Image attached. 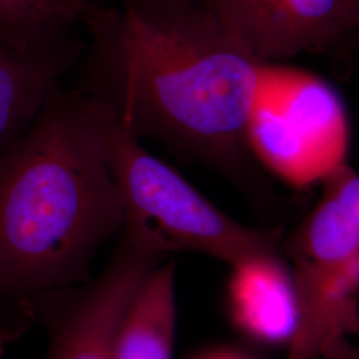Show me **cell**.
Listing matches in <instances>:
<instances>
[{
	"instance_id": "obj_1",
	"label": "cell",
	"mask_w": 359,
	"mask_h": 359,
	"mask_svg": "<svg viewBox=\"0 0 359 359\" xmlns=\"http://www.w3.org/2000/svg\"><path fill=\"white\" fill-rule=\"evenodd\" d=\"M76 90L139 140L238 182L258 179L248 127L268 65L201 0L90 3Z\"/></svg>"
},
{
	"instance_id": "obj_2",
	"label": "cell",
	"mask_w": 359,
	"mask_h": 359,
	"mask_svg": "<svg viewBox=\"0 0 359 359\" xmlns=\"http://www.w3.org/2000/svg\"><path fill=\"white\" fill-rule=\"evenodd\" d=\"M121 229L105 112L59 88L0 158V293L31 310L36 297L88 283Z\"/></svg>"
},
{
	"instance_id": "obj_3",
	"label": "cell",
	"mask_w": 359,
	"mask_h": 359,
	"mask_svg": "<svg viewBox=\"0 0 359 359\" xmlns=\"http://www.w3.org/2000/svg\"><path fill=\"white\" fill-rule=\"evenodd\" d=\"M105 117L108 156L123 205L120 240L163 256L203 253L229 266L283 256L281 231L249 228L229 217L112 116L105 112Z\"/></svg>"
},
{
	"instance_id": "obj_4",
	"label": "cell",
	"mask_w": 359,
	"mask_h": 359,
	"mask_svg": "<svg viewBox=\"0 0 359 359\" xmlns=\"http://www.w3.org/2000/svg\"><path fill=\"white\" fill-rule=\"evenodd\" d=\"M248 140L259 164L304 188L345 163L346 116L325 81L268 65L249 120Z\"/></svg>"
},
{
	"instance_id": "obj_5",
	"label": "cell",
	"mask_w": 359,
	"mask_h": 359,
	"mask_svg": "<svg viewBox=\"0 0 359 359\" xmlns=\"http://www.w3.org/2000/svg\"><path fill=\"white\" fill-rule=\"evenodd\" d=\"M123 240L95 280L36 297L29 306L50 333L47 359H112L116 329L144 278L165 261Z\"/></svg>"
},
{
	"instance_id": "obj_6",
	"label": "cell",
	"mask_w": 359,
	"mask_h": 359,
	"mask_svg": "<svg viewBox=\"0 0 359 359\" xmlns=\"http://www.w3.org/2000/svg\"><path fill=\"white\" fill-rule=\"evenodd\" d=\"M257 62L359 48V0H201Z\"/></svg>"
},
{
	"instance_id": "obj_7",
	"label": "cell",
	"mask_w": 359,
	"mask_h": 359,
	"mask_svg": "<svg viewBox=\"0 0 359 359\" xmlns=\"http://www.w3.org/2000/svg\"><path fill=\"white\" fill-rule=\"evenodd\" d=\"M322 182L316 206L283 238L297 308L359 261V175L344 163Z\"/></svg>"
},
{
	"instance_id": "obj_8",
	"label": "cell",
	"mask_w": 359,
	"mask_h": 359,
	"mask_svg": "<svg viewBox=\"0 0 359 359\" xmlns=\"http://www.w3.org/2000/svg\"><path fill=\"white\" fill-rule=\"evenodd\" d=\"M231 269L228 302L236 326L259 342L289 344L297 325V299L285 256L250 258Z\"/></svg>"
},
{
	"instance_id": "obj_9",
	"label": "cell",
	"mask_w": 359,
	"mask_h": 359,
	"mask_svg": "<svg viewBox=\"0 0 359 359\" xmlns=\"http://www.w3.org/2000/svg\"><path fill=\"white\" fill-rule=\"evenodd\" d=\"M84 46L51 55H26L0 46V158L26 132Z\"/></svg>"
},
{
	"instance_id": "obj_10",
	"label": "cell",
	"mask_w": 359,
	"mask_h": 359,
	"mask_svg": "<svg viewBox=\"0 0 359 359\" xmlns=\"http://www.w3.org/2000/svg\"><path fill=\"white\" fill-rule=\"evenodd\" d=\"M175 262L163 261L129 301L114 339L112 359H173Z\"/></svg>"
},
{
	"instance_id": "obj_11",
	"label": "cell",
	"mask_w": 359,
	"mask_h": 359,
	"mask_svg": "<svg viewBox=\"0 0 359 359\" xmlns=\"http://www.w3.org/2000/svg\"><path fill=\"white\" fill-rule=\"evenodd\" d=\"M87 0H0V46L26 55L75 48Z\"/></svg>"
},
{
	"instance_id": "obj_12",
	"label": "cell",
	"mask_w": 359,
	"mask_h": 359,
	"mask_svg": "<svg viewBox=\"0 0 359 359\" xmlns=\"http://www.w3.org/2000/svg\"><path fill=\"white\" fill-rule=\"evenodd\" d=\"M29 317H34L29 309L15 305L0 293V355L6 345L19 334Z\"/></svg>"
},
{
	"instance_id": "obj_13",
	"label": "cell",
	"mask_w": 359,
	"mask_h": 359,
	"mask_svg": "<svg viewBox=\"0 0 359 359\" xmlns=\"http://www.w3.org/2000/svg\"><path fill=\"white\" fill-rule=\"evenodd\" d=\"M320 359H359V344L350 337L338 338L323 350Z\"/></svg>"
},
{
	"instance_id": "obj_14",
	"label": "cell",
	"mask_w": 359,
	"mask_h": 359,
	"mask_svg": "<svg viewBox=\"0 0 359 359\" xmlns=\"http://www.w3.org/2000/svg\"><path fill=\"white\" fill-rule=\"evenodd\" d=\"M201 359H246L238 354H234V353H215V354H209L204 358Z\"/></svg>"
},
{
	"instance_id": "obj_15",
	"label": "cell",
	"mask_w": 359,
	"mask_h": 359,
	"mask_svg": "<svg viewBox=\"0 0 359 359\" xmlns=\"http://www.w3.org/2000/svg\"><path fill=\"white\" fill-rule=\"evenodd\" d=\"M87 1H88V3H92V0H87Z\"/></svg>"
}]
</instances>
